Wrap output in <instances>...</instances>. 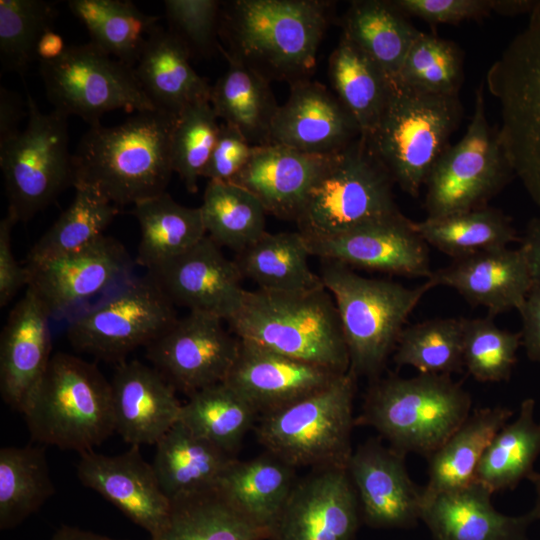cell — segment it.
<instances>
[{
	"instance_id": "6da1fadb",
	"label": "cell",
	"mask_w": 540,
	"mask_h": 540,
	"mask_svg": "<svg viewBox=\"0 0 540 540\" xmlns=\"http://www.w3.org/2000/svg\"><path fill=\"white\" fill-rule=\"evenodd\" d=\"M176 119L149 110L115 126L90 127L72 153L74 186H88L117 207L165 193L174 172L171 139Z\"/></svg>"
},
{
	"instance_id": "7a4b0ae2",
	"label": "cell",
	"mask_w": 540,
	"mask_h": 540,
	"mask_svg": "<svg viewBox=\"0 0 540 540\" xmlns=\"http://www.w3.org/2000/svg\"><path fill=\"white\" fill-rule=\"evenodd\" d=\"M328 2L319 0H237L220 12L219 33L240 60L268 81L291 85L308 79L328 24Z\"/></svg>"
},
{
	"instance_id": "3957f363",
	"label": "cell",
	"mask_w": 540,
	"mask_h": 540,
	"mask_svg": "<svg viewBox=\"0 0 540 540\" xmlns=\"http://www.w3.org/2000/svg\"><path fill=\"white\" fill-rule=\"evenodd\" d=\"M226 322L241 341L334 373L350 369L337 307L325 287L246 290L240 308Z\"/></svg>"
},
{
	"instance_id": "277c9868",
	"label": "cell",
	"mask_w": 540,
	"mask_h": 540,
	"mask_svg": "<svg viewBox=\"0 0 540 540\" xmlns=\"http://www.w3.org/2000/svg\"><path fill=\"white\" fill-rule=\"evenodd\" d=\"M462 111L458 95L431 93L393 79L385 110L364 137L394 182L416 198L448 148Z\"/></svg>"
},
{
	"instance_id": "5b68a950",
	"label": "cell",
	"mask_w": 540,
	"mask_h": 540,
	"mask_svg": "<svg viewBox=\"0 0 540 540\" xmlns=\"http://www.w3.org/2000/svg\"><path fill=\"white\" fill-rule=\"evenodd\" d=\"M471 404L470 394L448 374L388 376L370 386L359 422L392 448L428 458L469 416Z\"/></svg>"
},
{
	"instance_id": "8992f818",
	"label": "cell",
	"mask_w": 540,
	"mask_h": 540,
	"mask_svg": "<svg viewBox=\"0 0 540 540\" xmlns=\"http://www.w3.org/2000/svg\"><path fill=\"white\" fill-rule=\"evenodd\" d=\"M22 414L34 440L79 454L115 432L111 382L94 364L67 353L52 355Z\"/></svg>"
},
{
	"instance_id": "52a82bcc",
	"label": "cell",
	"mask_w": 540,
	"mask_h": 540,
	"mask_svg": "<svg viewBox=\"0 0 540 540\" xmlns=\"http://www.w3.org/2000/svg\"><path fill=\"white\" fill-rule=\"evenodd\" d=\"M323 261L320 278L337 307L350 370L357 377H373L395 350L408 316L433 285L427 279L408 288L361 276L339 262Z\"/></svg>"
},
{
	"instance_id": "ba28073f",
	"label": "cell",
	"mask_w": 540,
	"mask_h": 540,
	"mask_svg": "<svg viewBox=\"0 0 540 540\" xmlns=\"http://www.w3.org/2000/svg\"><path fill=\"white\" fill-rule=\"evenodd\" d=\"M486 84L499 104L506 157L540 211V0L490 66Z\"/></svg>"
},
{
	"instance_id": "9c48e42d",
	"label": "cell",
	"mask_w": 540,
	"mask_h": 540,
	"mask_svg": "<svg viewBox=\"0 0 540 540\" xmlns=\"http://www.w3.org/2000/svg\"><path fill=\"white\" fill-rule=\"evenodd\" d=\"M356 379L349 369L311 395L261 415L258 441L294 468H347Z\"/></svg>"
},
{
	"instance_id": "30bf717a",
	"label": "cell",
	"mask_w": 540,
	"mask_h": 540,
	"mask_svg": "<svg viewBox=\"0 0 540 540\" xmlns=\"http://www.w3.org/2000/svg\"><path fill=\"white\" fill-rule=\"evenodd\" d=\"M394 180L360 136L334 154L311 187L295 223L309 239L337 236L401 213Z\"/></svg>"
},
{
	"instance_id": "8fae6325",
	"label": "cell",
	"mask_w": 540,
	"mask_h": 540,
	"mask_svg": "<svg viewBox=\"0 0 540 540\" xmlns=\"http://www.w3.org/2000/svg\"><path fill=\"white\" fill-rule=\"evenodd\" d=\"M173 306L149 274L134 276L70 317L66 335L75 350L118 364L175 322Z\"/></svg>"
},
{
	"instance_id": "7c38bea8",
	"label": "cell",
	"mask_w": 540,
	"mask_h": 540,
	"mask_svg": "<svg viewBox=\"0 0 540 540\" xmlns=\"http://www.w3.org/2000/svg\"><path fill=\"white\" fill-rule=\"evenodd\" d=\"M26 105L25 128L0 146L8 212L18 222L30 220L65 188L74 186L68 117L54 109L41 112L28 93Z\"/></svg>"
},
{
	"instance_id": "4fadbf2b",
	"label": "cell",
	"mask_w": 540,
	"mask_h": 540,
	"mask_svg": "<svg viewBox=\"0 0 540 540\" xmlns=\"http://www.w3.org/2000/svg\"><path fill=\"white\" fill-rule=\"evenodd\" d=\"M513 176L498 129L488 122L481 83L475 92L474 112L464 136L448 146L426 180L427 218L438 219L485 207Z\"/></svg>"
},
{
	"instance_id": "5bb4252c",
	"label": "cell",
	"mask_w": 540,
	"mask_h": 540,
	"mask_svg": "<svg viewBox=\"0 0 540 540\" xmlns=\"http://www.w3.org/2000/svg\"><path fill=\"white\" fill-rule=\"evenodd\" d=\"M46 95L54 110L76 115L90 127L107 112L156 110L131 67L91 42L67 46L63 54L40 62Z\"/></svg>"
},
{
	"instance_id": "9a60e30c",
	"label": "cell",
	"mask_w": 540,
	"mask_h": 540,
	"mask_svg": "<svg viewBox=\"0 0 540 540\" xmlns=\"http://www.w3.org/2000/svg\"><path fill=\"white\" fill-rule=\"evenodd\" d=\"M134 263L125 247L103 235L80 251L26 265L27 288L50 319H69L101 296L127 282Z\"/></svg>"
},
{
	"instance_id": "2e32d148",
	"label": "cell",
	"mask_w": 540,
	"mask_h": 540,
	"mask_svg": "<svg viewBox=\"0 0 540 540\" xmlns=\"http://www.w3.org/2000/svg\"><path fill=\"white\" fill-rule=\"evenodd\" d=\"M218 316L189 311L146 348V356L175 390L187 394L224 382L240 348Z\"/></svg>"
},
{
	"instance_id": "e0dca14e",
	"label": "cell",
	"mask_w": 540,
	"mask_h": 540,
	"mask_svg": "<svg viewBox=\"0 0 540 540\" xmlns=\"http://www.w3.org/2000/svg\"><path fill=\"white\" fill-rule=\"evenodd\" d=\"M360 518L347 468L313 469L296 480L271 540H353Z\"/></svg>"
},
{
	"instance_id": "ac0fdd59",
	"label": "cell",
	"mask_w": 540,
	"mask_h": 540,
	"mask_svg": "<svg viewBox=\"0 0 540 540\" xmlns=\"http://www.w3.org/2000/svg\"><path fill=\"white\" fill-rule=\"evenodd\" d=\"M413 223L399 213L337 236L305 238L310 255L322 260L428 279L433 271L427 243L417 233Z\"/></svg>"
},
{
	"instance_id": "d6986e66",
	"label": "cell",
	"mask_w": 540,
	"mask_h": 540,
	"mask_svg": "<svg viewBox=\"0 0 540 540\" xmlns=\"http://www.w3.org/2000/svg\"><path fill=\"white\" fill-rule=\"evenodd\" d=\"M148 274L174 305L224 321L237 312L246 292L236 263L207 235Z\"/></svg>"
},
{
	"instance_id": "ffe728a7",
	"label": "cell",
	"mask_w": 540,
	"mask_h": 540,
	"mask_svg": "<svg viewBox=\"0 0 540 540\" xmlns=\"http://www.w3.org/2000/svg\"><path fill=\"white\" fill-rule=\"evenodd\" d=\"M404 457V453L373 439L352 452L347 471L361 517L373 528H410L420 520L423 489L411 480Z\"/></svg>"
},
{
	"instance_id": "44dd1931",
	"label": "cell",
	"mask_w": 540,
	"mask_h": 540,
	"mask_svg": "<svg viewBox=\"0 0 540 540\" xmlns=\"http://www.w3.org/2000/svg\"><path fill=\"white\" fill-rule=\"evenodd\" d=\"M80 482L117 507L150 538L167 524L171 502L162 491L152 464L143 458L140 446L117 455L94 450L83 452L77 464Z\"/></svg>"
},
{
	"instance_id": "7402d4cb",
	"label": "cell",
	"mask_w": 540,
	"mask_h": 540,
	"mask_svg": "<svg viewBox=\"0 0 540 540\" xmlns=\"http://www.w3.org/2000/svg\"><path fill=\"white\" fill-rule=\"evenodd\" d=\"M361 136L358 124L334 93L309 79L291 85L278 107L270 144L320 156H331Z\"/></svg>"
},
{
	"instance_id": "603a6c76",
	"label": "cell",
	"mask_w": 540,
	"mask_h": 540,
	"mask_svg": "<svg viewBox=\"0 0 540 540\" xmlns=\"http://www.w3.org/2000/svg\"><path fill=\"white\" fill-rule=\"evenodd\" d=\"M339 375L240 340L223 383L263 415L311 395Z\"/></svg>"
},
{
	"instance_id": "cb8c5ba5",
	"label": "cell",
	"mask_w": 540,
	"mask_h": 540,
	"mask_svg": "<svg viewBox=\"0 0 540 540\" xmlns=\"http://www.w3.org/2000/svg\"><path fill=\"white\" fill-rule=\"evenodd\" d=\"M50 317L30 289L11 310L0 338V392L23 413L52 358Z\"/></svg>"
},
{
	"instance_id": "d4e9b609",
	"label": "cell",
	"mask_w": 540,
	"mask_h": 540,
	"mask_svg": "<svg viewBox=\"0 0 540 540\" xmlns=\"http://www.w3.org/2000/svg\"><path fill=\"white\" fill-rule=\"evenodd\" d=\"M435 286L456 290L472 305L484 306L489 316L519 310L533 288L526 253L520 245L482 251L454 259L428 278Z\"/></svg>"
},
{
	"instance_id": "484cf974",
	"label": "cell",
	"mask_w": 540,
	"mask_h": 540,
	"mask_svg": "<svg viewBox=\"0 0 540 540\" xmlns=\"http://www.w3.org/2000/svg\"><path fill=\"white\" fill-rule=\"evenodd\" d=\"M111 389L114 430L131 446L155 445L179 420L175 389L154 367L118 363Z\"/></svg>"
},
{
	"instance_id": "4316f807",
	"label": "cell",
	"mask_w": 540,
	"mask_h": 540,
	"mask_svg": "<svg viewBox=\"0 0 540 540\" xmlns=\"http://www.w3.org/2000/svg\"><path fill=\"white\" fill-rule=\"evenodd\" d=\"M332 156L307 154L278 144L255 146L248 163L229 182L256 196L267 214L295 222Z\"/></svg>"
},
{
	"instance_id": "83f0119b",
	"label": "cell",
	"mask_w": 540,
	"mask_h": 540,
	"mask_svg": "<svg viewBox=\"0 0 540 540\" xmlns=\"http://www.w3.org/2000/svg\"><path fill=\"white\" fill-rule=\"evenodd\" d=\"M492 493L477 482L423 499L421 517L434 540H528L535 521L496 510Z\"/></svg>"
},
{
	"instance_id": "f1b7e54d",
	"label": "cell",
	"mask_w": 540,
	"mask_h": 540,
	"mask_svg": "<svg viewBox=\"0 0 540 540\" xmlns=\"http://www.w3.org/2000/svg\"><path fill=\"white\" fill-rule=\"evenodd\" d=\"M186 46L168 29L157 26L134 67L156 110L178 116L188 105L209 100L211 85L190 64Z\"/></svg>"
},
{
	"instance_id": "f546056e",
	"label": "cell",
	"mask_w": 540,
	"mask_h": 540,
	"mask_svg": "<svg viewBox=\"0 0 540 540\" xmlns=\"http://www.w3.org/2000/svg\"><path fill=\"white\" fill-rule=\"evenodd\" d=\"M155 445L152 466L170 502L216 489L236 459L179 420Z\"/></svg>"
},
{
	"instance_id": "4dcf8cb0",
	"label": "cell",
	"mask_w": 540,
	"mask_h": 540,
	"mask_svg": "<svg viewBox=\"0 0 540 540\" xmlns=\"http://www.w3.org/2000/svg\"><path fill=\"white\" fill-rule=\"evenodd\" d=\"M295 469L266 451L253 459H234L217 490L257 525L273 529L297 480Z\"/></svg>"
},
{
	"instance_id": "1f68e13d",
	"label": "cell",
	"mask_w": 540,
	"mask_h": 540,
	"mask_svg": "<svg viewBox=\"0 0 540 540\" xmlns=\"http://www.w3.org/2000/svg\"><path fill=\"white\" fill-rule=\"evenodd\" d=\"M513 411L495 406L475 410L428 457V481L423 499L463 488L474 482L479 462Z\"/></svg>"
},
{
	"instance_id": "d6a6232c",
	"label": "cell",
	"mask_w": 540,
	"mask_h": 540,
	"mask_svg": "<svg viewBox=\"0 0 540 540\" xmlns=\"http://www.w3.org/2000/svg\"><path fill=\"white\" fill-rule=\"evenodd\" d=\"M224 56L228 68L211 87L210 94L217 117L236 128L251 145L270 144L279 105L269 81L240 60Z\"/></svg>"
},
{
	"instance_id": "836d02e7",
	"label": "cell",
	"mask_w": 540,
	"mask_h": 540,
	"mask_svg": "<svg viewBox=\"0 0 540 540\" xmlns=\"http://www.w3.org/2000/svg\"><path fill=\"white\" fill-rule=\"evenodd\" d=\"M417 30L393 1L351 2L343 18V32L390 79H396Z\"/></svg>"
},
{
	"instance_id": "e575fe53",
	"label": "cell",
	"mask_w": 540,
	"mask_h": 540,
	"mask_svg": "<svg viewBox=\"0 0 540 540\" xmlns=\"http://www.w3.org/2000/svg\"><path fill=\"white\" fill-rule=\"evenodd\" d=\"M305 236L296 232H266L255 243L237 253L235 263L242 278L258 288L296 292L324 287L320 275L309 266Z\"/></svg>"
},
{
	"instance_id": "d590c367",
	"label": "cell",
	"mask_w": 540,
	"mask_h": 540,
	"mask_svg": "<svg viewBox=\"0 0 540 540\" xmlns=\"http://www.w3.org/2000/svg\"><path fill=\"white\" fill-rule=\"evenodd\" d=\"M133 206L140 228L135 262L148 271L182 254L207 235L200 207L181 205L167 192Z\"/></svg>"
},
{
	"instance_id": "8d00e7d4",
	"label": "cell",
	"mask_w": 540,
	"mask_h": 540,
	"mask_svg": "<svg viewBox=\"0 0 540 540\" xmlns=\"http://www.w3.org/2000/svg\"><path fill=\"white\" fill-rule=\"evenodd\" d=\"M328 75L361 135L370 134L385 110L392 80L344 34L329 57Z\"/></svg>"
},
{
	"instance_id": "74e56055",
	"label": "cell",
	"mask_w": 540,
	"mask_h": 540,
	"mask_svg": "<svg viewBox=\"0 0 540 540\" xmlns=\"http://www.w3.org/2000/svg\"><path fill=\"white\" fill-rule=\"evenodd\" d=\"M150 540H271V534L214 489L172 501L167 524Z\"/></svg>"
},
{
	"instance_id": "f35d334b",
	"label": "cell",
	"mask_w": 540,
	"mask_h": 540,
	"mask_svg": "<svg viewBox=\"0 0 540 540\" xmlns=\"http://www.w3.org/2000/svg\"><path fill=\"white\" fill-rule=\"evenodd\" d=\"M535 400L522 401L517 417L493 437L477 467L474 481L492 494L515 488L535 471L540 454V422Z\"/></svg>"
},
{
	"instance_id": "ab89813d",
	"label": "cell",
	"mask_w": 540,
	"mask_h": 540,
	"mask_svg": "<svg viewBox=\"0 0 540 540\" xmlns=\"http://www.w3.org/2000/svg\"><path fill=\"white\" fill-rule=\"evenodd\" d=\"M67 5L87 29L92 44L131 67L158 26V16L142 12L131 1L70 0Z\"/></svg>"
},
{
	"instance_id": "60d3db41",
	"label": "cell",
	"mask_w": 540,
	"mask_h": 540,
	"mask_svg": "<svg viewBox=\"0 0 540 540\" xmlns=\"http://www.w3.org/2000/svg\"><path fill=\"white\" fill-rule=\"evenodd\" d=\"M413 224L427 244L453 259L521 241L510 218L486 206L443 218H426Z\"/></svg>"
},
{
	"instance_id": "b9f144b4",
	"label": "cell",
	"mask_w": 540,
	"mask_h": 540,
	"mask_svg": "<svg viewBox=\"0 0 540 540\" xmlns=\"http://www.w3.org/2000/svg\"><path fill=\"white\" fill-rule=\"evenodd\" d=\"M55 492L43 448L0 450V529L21 524Z\"/></svg>"
},
{
	"instance_id": "7bdbcfd3",
	"label": "cell",
	"mask_w": 540,
	"mask_h": 540,
	"mask_svg": "<svg viewBox=\"0 0 540 540\" xmlns=\"http://www.w3.org/2000/svg\"><path fill=\"white\" fill-rule=\"evenodd\" d=\"M207 236L219 247L241 252L267 231L266 210L247 189L232 183L208 181L200 206Z\"/></svg>"
},
{
	"instance_id": "ee69618b",
	"label": "cell",
	"mask_w": 540,
	"mask_h": 540,
	"mask_svg": "<svg viewBox=\"0 0 540 540\" xmlns=\"http://www.w3.org/2000/svg\"><path fill=\"white\" fill-rule=\"evenodd\" d=\"M258 416L249 402L222 382L190 395L182 404L179 421L235 456Z\"/></svg>"
},
{
	"instance_id": "f6af8a7d",
	"label": "cell",
	"mask_w": 540,
	"mask_h": 540,
	"mask_svg": "<svg viewBox=\"0 0 540 540\" xmlns=\"http://www.w3.org/2000/svg\"><path fill=\"white\" fill-rule=\"evenodd\" d=\"M74 188L73 201L31 248L26 265L85 249L104 235L118 213V207L96 190L85 185Z\"/></svg>"
},
{
	"instance_id": "bcb514c9",
	"label": "cell",
	"mask_w": 540,
	"mask_h": 540,
	"mask_svg": "<svg viewBox=\"0 0 540 540\" xmlns=\"http://www.w3.org/2000/svg\"><path fill=\"white\" fill-rule=\"evenodd\" d=\"M394 361L411 366L420 374L460 371L463 363V318H437L404 328Z\"/></svg>"
},
{
	"instance_id": "7dc6e473",
	"label": "cell",
	"mask_w": 540,
	"mask_h": 540,
	"mask_svg": "<svg viewBox=\"0 0 540 540\" xmlns=\"http://www.w3.org/2000/svg\"><path fill=\"white\" fill-rule=\"evenodd\" d=\"M58 11L44 0L0 1V61L2 71L22 74L35 58L40 37L53 29Z\"/></svg>"
},
{
	"instance_id": "c3c4849f",
	"label": "cell",
	"mask_w": 540,
	"mask_h": 540,
	"mask_svg": "<svg viewBox=\"0 0 540 540\" xmlns=\"http://www.w3.org/2000/svg\"><path fill=\"white\" fill-rule=\"evenodd\" d=\"M220 123L209 100L185 107L177 116L171 139L173 171L190 193L198 189V180L215 145Z\"/></svg>"
},
{
	"instance_id": "681fc988",
	"label": "cell",
	"mask_w": 540,
	"mask_h": 540,
	"mask_svg": "<svg viewBox=\"0 0 540 540\" xmlns=\"http://www.w3.org/2000/svg\"><path fill=\"white\" fill-rule=\"evenodd\" d=\"M520 346L521 332L499 328L491 316L463 318V363L480 382L508 380Z\"/></svg>"
},
{
	"instance_id": "f907efd6",
	"label": "cell",
	"mask_w": 540,
	"mask_h": 540,
	"mask_svg": "<svg viewBox=\"0 0 540 540\" xmlns=\"http://www.w3.org/2000/svg\"><path fill=\"white\" fill-rule=\"evenodd\" d=\"M462 64L461 51L453 42L421 31L396 79L423 91L458 95Z\"/></svg>"
},
{
	"instance_id": "816d5d0a",
	"label": "cell",
	"mask_w": 540,
	"mask_h": 540,
	"mask_svg": "<svg viewBox=\"0 0 540 540\" xmlns=\"http://www.w3.org/2000/svg\"><path fill=\"white\" fill-rule=\"evenodd\" d=\"M220 2L216 0H166L169 31L192 53L203 56L219 50Z\"/></svg>"
},
{
	"instance_id": "f5cc1de1",
	"label": "cell",
	"mask_w": 540,
	"mask_h": 540,
	"mask_svg": "<svg viewBox=\"0 0 540 540\" xmlns=\"http://www.w3.org/2000/svg\"><path fill=\"white\" fill-rule=\"evenodd\" d=\"M393 3L406 16L433 25L480 19L498 8V0H395Z\"/></svg>"
},
{
	"instance_id": "db71d44e",
	"label": "cell",
	"mask_w": 540,
	"mask_h": 540,
	"mask_svg": "<svg viewBox=\"0 0 540 540\" xmlns=\"http://www.w3.org/2000/svg\"><path fill=\"white\" fill-rule=\"evenodd\" d=\"M254 148L236 128L220 123L215 145L201 177L209 181H231L248 163Z\"/></svg>"
},
{
	"instance_id": "11a10c76",
	"label": "cell",
	"mask_w": 540,
	"mask_h": 540,
	"mask_svg": "<svg viewBox=\"0 0 540 540\" xmlns=\"http://www.w3.org/2000/svg\"><path fill=\"white\" fill-rule=\"evenodd\" d=\"M16 217L7 212L0 222V306H6L18 290L27 286V270L19 265L12 251V229Z\"/></svg>"
},
{
	"instance_id": "9f6ffc18",
	"label": "cell",
	"mask_w": 540,
	"mask_h": 540,
	"mask_svg": "<svg viewBox=\"0 0 540 540\" xmlns=\"http://www.w3.org/2000/svg\"><path fill=\"white\" fill-rule=\"evenodd\" d=\"M522 319V346L527 357L540 362V290L533 287L518 310Z\"/></svg>"
},
{
	"instance_id": "6f0895ef",
	"label": "cell",
	"mask_w": 540,
	"mask_h": 540,
	"mask_svg": "<svg viewBox=\"0 0 540 540\" xmlns=\"http://www.w3.org/2000/svg\"><path fill=\"white\" fill-rule=\"evenodd\" d=\"M19 95L0 87V146L15 138L21 130L19 124L25 116Z\"/></svg>"
},
{
	"instance_id": "680465c9",
	"label": "cell",
	"mask_w": 540,
	"mask_h": 540,
	"mask_svg": "<svg viewBox=\"0 0 540 540\" xmlns=\"http://www.w3.org/2000/svg\"><path fill=\"white\" fill-rule=\"evenodd\" d=\"M533 281V287L540 290V217L531 219L521 239Z\"/></svg>"
},
{
	"instance_id": "91938a15",
	"label": "cell",
	"mask_w": 540,
	"mask_h": 540,
	"mask_svg": "<svg viewBox=\"0 0 540 540\" xmlns=\"http://www.w3.org/2000/svg\"><path fill=\"white\" fill-rule=\"evenodd\" d=\"M66 47L60 34L53 29L48 30L40 37L37 43L35 58L39 62L53 61L63 54Z\"/></svg>"
},
{
	"instance_id": "94428289",
	"label": "cell",
	"mask_w": 540,
	"mask_h": 540,
	"mask_svg": "<svg viewBox=\"0 0 540 540\" xmlns=\"http://www.w3.org/2000/svg\"><path fill=\"white\" fill-rule=\"evenodd\" d=\"M51 540H117L78 527L62 526L52 536Z\"/></svg>"
},
{
	"instance_id": "6125c7cd",
	"label": "cell",
	"mask_w": 540,
	"mask_h": 540,
	"mask_svg": "<svg viewBox=\"0 0 540 540\" xmlns=\"http://www.w3.org/2000/svg\"><path fill=\"white\" fill-rule=\"evenodd\" d=\"M535 491V504L531 510L535 520L540 519V473L534 471L528 478Z\"/></svg>"
}]
</instances>
